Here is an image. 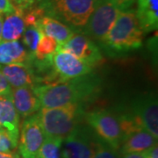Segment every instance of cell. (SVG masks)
I'll return each mask as SVG.
<instances>
[{
	"label": "cell",
	"instance_id": "obj_1",
	"mask_svg": "<svg viewBox=\"0 0 158 158\" xmlns=\"http://www.w3.org/2000/svg\"><path fill=\"white\" fill-rule=\"evenodd\" d=\"M99 79L94 74H87L67 81L38 85L33 88L41 107L55 108L69 104H81L97 95Z\"/></svg>",
	"mask_w": 158,
	"mask_h": 158
},
{
	"label": "cell",
	"instance_id": "obj_2",
	"mask_svg": "<svg viewBox=\"0 0 158 158\" xmlns=\"http://www.w3.org/2000/svg\"><path fill=\"white\" fill-rule=\"evenodd\" d=\"M143 34L135 11L129 9L120 11L102 45L113 53L135 50L142 44Z\"/></svg>",
	"mask_w": 158,
	"mask_h": 158
},
{
	"label": "cell",
	"instance_id": "obj_3",
	"mask_svg": "<svg viewBox=\"0 0 158 158\" xmlns=\"http://www.w3.org/2000/svg\"><path fill=\"white\" fill-rule=\"evenodd\" d=\"M97 0H39L36 4L45 13L68 25L76 31L81 30L93 11Z\"/></svg>",
	"mask_w": 158,
	"mask_h": 158
},
{
	"label": "cell",
	"instance_id": "obj_4",
	"mask_svg": "<svg viewBox=\"0 0 158 158\" xmlns=\"http://www.w3.org/2000/svg\"><path fill=\"white\" fill-rule=\"evenodd\" d=\"M36 114L45 137L63 140L78 125L84 113L81 104H69L61 107H42Z\"/></svg>",
	"mask_w": 158,
	"mask_h": 158
},
{
	"label": "cell",
	"instance_id": "obj_5",
	"mask_svg": "<svg viewBox=\"0 0 158 158\" xmlns=\"http://www.w3.org/2000/svg\"><path fill=\"white\" fill-rule=\"evenodd\" d=\"M120 11L108 0H97L93 11L80 31L95 42L103 43Z\"/></svg>",
	"mask_w": 158,
	"mask_h": 158
},
{
	"label": "cell",
	"instance_id": "obj_6",
	"mask_svg": "<svg viewBox=\"0 0 158 158\" xmlns=\"http://www.w3.org/2000/svg\"><path fill=\"white\" fill-rule=\"evenodd\" d=\"M85 118L100 141L118 150L122 141V133L117 115L109 110L101 109L87 113Z\"/></svg>",
	"mask_w": 158,
	"mask_h": 158
},
{
	"label": "cell",
	"instance_id": "obj_7",
	"mask_svg": "<svg viewBox=\"0 0 158 158\" xmlns=\"http://www.w3.org/2000/svg\"><path fill=\"white\" fill-rule=\"evenodd\" d=\"M99 141L89 126L77 125L63 139L61 158H90Z\"/></svg>",
	"mask_w": 158,
	"mask_h": 158
},
{
	"label": "cell",
	"instance_id": "obj_8",
	"mask_svg": "<svg viewBox=\"0 0 158 158\" xmlns=\"http://www.w3.org/2000/svg\"><path fill=\"white\" fill-rule=\"evenodd\" d=\"M52 66L56 83L90 74L92 68L67 51L57 49L52 56Z\"/></svg>",
	"mask_w": 158,
	"mask_h": 158
},
{
	"label": "cell",
	"instance_id": "obj_9",
	"mask_svg": "<svg viewBox=\"0 0 158 158\" xmlns=\"http://www.w3.org/2000/svg\"><path fill=\"white\" fill-rule=\"evenodd\" d=\"M58 49L70 53L79 60L90 65L91 68L104 62V58L96 42L83 33H75L66 42L59 46Z\"/></svg>",
	"mask_w": 158,
	"mask_h": 158
},
{
	"label": "cell",
	"instance_id": "obj_10",
	"mask_svg": "<svg viewBox=\"0 0 158 158\" xmlns=\"http://www.w3.org/2000/svg\"><path fill=\"white\" fill-rule=\"evenodd\" d=\"M45 135L37 114L25 118L21 127L19 154L22 158H36L45 140Z\"/></svg>",
	"mask_w": 158,
	"mask_h": 158
},
{
	"label": "cell",
	"instance_id": "obj_11",
	"mask_svg": "<svg viewBox=\"0 0 158 158\" xmlns=\"http://www.w3.org/2000/svg\"><path fill=\"white\" fill-rule=\"evenodd\" d=\"M143 129L158 138V103L154 94H145L133 103L129 111Z\"/></svg>",
	"mask_w": 158,
	"mask_h": 158
},
{
	"label": "cell",
	"instance_id": "obj_12",
	"mask_svg": "<svg viewBox=\"0 0 158 158\" xmlns=\"http://www.w3.org/2000/svg\"><path fill=\"white\" fill-rule=\"evenodd\" d=\"M0 72L4 75L11 88L31 87L38 85L33 69L27 63L0 65Z\"/></svg>",
	"mask_w": 158,
	"mask_h": 158
},
{
	"label": "cell",
	"instance_id": "obj_13",
	"mask_svg": "<svg viewBox=\"0 0 158 158\" xmlns=\"http://www.w3.org/2000/svg\"><path fill=\"white\" fill-rule=\"evenodd\" d=\"M11 98L19 117L28 118L41 108L38 97L31 87H19L11 89Z\"/></svg>",
	"mask_w": 158,
	"mask_h": 158
},
{
	"label": "cell",
	"instance_id": "obj_14",
	"mask_svg": "<svg viewBox=\"0 0 158 158\" xmlns=\"http://www.w3.org/2000/svg\"><path fill=\"white\" fill-rule=\"evenodd\" d=\"M156 144H157V138L147 130L140 129L125 137L121 141L118 152L120 155L144 152Z\"/></svg>",
	"mask_w": 158,
	"mask_h": 158
},
{
	"label": "cell",
	"instance_id": "obj_15",
	"mask_svg": "<svg viewBox=\"0 0 158 158\" xmlns=\"http://www.w3.org/2000/svg\"><path fill=\"white\" fill-rule=\"evenodd\" d=\"M20 117L12 103L11 93L0 95V127L6 128L15 139L19 137Z\"/></svg>",
	"mask_w": 158,
	"mask_h": 158
},
{
	"label": "cell",
	"instance_id": "obj_16",
	"mask_svg": "<svg viewBox=\"0 0 158 158\" xmlns=\"http://www.w3.org/2000/svg\"><path fill=\"white\" fill-rule=\"evenodd\" d=\"M135 15L144 34L158 27V0H137Z\"/></svg>",
	"mask_w": 158,
	"mask_h": 158
},
{
	"label": "cell",
	"instance_id": "obj_17",
	"mask_svg": "<svg viewBox=\"0 0 158 158\" xmlns=\"http://www.w3.org/2000/svg\"><path fill=\"white\" fill-rule=\"evenodd\" d=\"M38 27L43 34L56 40L59 46L66 42L75 34V32H77L68 25L49 16L41 18L38 24Z\"/></svg>",
	"mask_w": 158,
	"mask_h": 158
},
{
	"label": "cell",
	"instance_id": "obj_18",
	"mask_svg": "<svg viewBox=\"0 0 158 158\" xmlns=\"http://www.w3.org/2000/svg\"><path fill=\"white\" fill-rule=\"evenodd\" d=\"M31 57L22 42L19 40L0 41V65L28 63Z\"/></svg>",
	"mask_w": 158,
	"mask_h": 158
},
{
	"label": "cell",
	"instance_id": "obj_19",
	"mask_svg": "<svg viewBox=\"0 0 158 158\" xmlns=\"http://www.w3.org/2000/svg\"><path fill=\"white\" fill-rule=\"evenodd\" d=\"M25 29L26 24L24 22L22 11L15 10L12 13L7 14L5 19H3L1 40H19L22 37Z\"/></svg>",
	"mask_w": 158,
	"mask_h": 158
},
{
	"label": "cell",
	"instance_id": "obj_20",
	"mask_svg": "<svg viewBox=\"0 0 158 158\" xmlns=\"http://www.w3.org/2000/svg\"><path fill=\"white\" fill-rule=\"evenodd\" d=\"M62 139L46 137L42 145L40 148L37 157L61 158V148Z\"/></svg>",
	"mask_w": 158,
	"mask_h": 158
},
{
	"label": "cell",
	"instance_id": "obj_21",
	"mask_svg": "<svg viewBox=\"0 0 158 158\" xmlns=\"http://www.w3.org/2000/svg\"><path fill=\"white\" fill-rule=\"evenodd\" d=\"M58 48H59V44L56 40L43 34L40 39L34 57L39 61L44 60L48 56L54 55V53L58 49Z\"/></svg>",
	"mask_w": 158,
	"mask_h": 158
},
{
	"label": "cell",
	"instance_id": "obj_22",
	"mask_svg": "<svg viewBox=\"0 0 158 158\" xmlns=\"http://www.w3.org/2000/svg\"><path fill=\"white\" fill-rule=\"evenodd\" d=\"M43 35V33L40 31L38 27H26L22 37V43L28 52L30 56H34L37 45L39 43L40 39Z\"/></svg>",
	"mask_w": 158,
	"mask_h": 158
},
{
	"label": "cell",
	"instance_id": "obj_23",
	"mask_svg": "<svg viewBox=\"0 0 158 158\" xmlns=\"http://www.w3.org/2000/svg\"><path fill=\"white\" fill-rule=\"evenodd\" d=\"M18 141L19 140L15 139L6 128L0 127V152L15 151Z\"/></svg>",
	"mask_w": 158,
	"mask_h": 158
},
{
	"label": "cell",
	"instance_id": "obj_24",
	"mask_svg": "<svg viewBox=\"0 0 158 158\" xmlns=\"http://www.w3.org/2000/svg\"><path fill=\"white\" fill-rule=\"evenodd\" d=\"M90 158H120L118 150L99 141Z\"/></svg>",
	"mask_w": 158,
	"mask_h": 158
},
{
	"label": "cell",
	"instance_id": "obj_25",
	"mask_svg": "<svg viewBox=\"0 0 158 158\" xmlns=\"http://www.w3.org/2000/svg\"><path fill=\"white\" fill-rule=\"evenodd\" d=\"M15 10L25 11L32 6H35L39 0H10Z\"/></svg>",
	"mask_w": 158,
	"mask_h": 158
},
{
	"label": "cell",
	"instance_id": "obj_26",
	"mask_svg": "<svg viewBox=\"0 0 158 158\" xmlns=\"http://www.w3.org/2000/svg\"><path fill=\"white\" fill-rule=\"evenodd\" d=\"M118 7L120 11L129 10L135 0H108Z\"/></svg>",
	"mask_w": 158,
	"mask_h": 158
},
{
	"label": "cell",
	"instance_id": "obj_27",
	"mask_svg": "<svg viewBox=\"0 0 158 158\" xmlns=\"http://www.w3.org/2000/svg\"><path fill=\"white\" fill-rule=\"evenodd\" d=\"M15 11L10 0H0V14H10Z\"/></svg>",
	"mask_w": 158,
	"mask_h": 158
},
{
	"label": "cell",
	"instance_id": "obj_28",
	"mask_svg": "<svg viewBox=\"0 0 158 158\" xmlns=\"http://www.w3.org/2000/svg\"><path fill=\"white\" fill-rule=\"evenodd\" d=\"M11 85L7 82L6 78L4 77V75L0 72V95H6L10 94L11 91Z\"/></svg>",
	"mask_w": 158,
	"mask_h": 158
},
{
	"label": "cell",
	"instance_id": "obj_29",
	"mask_svg": "<svg viewBox=\"0 0 158 158\" xmlns=\"http://www.w3.org/2000/svg\"><path fill=\"white\" fill-rule=\"evenodd\" d=\"M145 158H158V146L157 144L154 145L153 147L145 150L144 152Z\"/></svg>",
	"mask_w": 158,
	"mask_h": 158
},
{
	"label": "cell",
	"instance_id": "obj_30",
	"mask_svg": "<svg viewBox=\"0 0 158 158\" xmlns=\"http://www.w3.org/2000/svg\"><path fill=\"white\" fill-rule=\"evenodd\" d=\"M0 158H20V156L16 151L0 152Z\"/></svg>",
	"mask_w": 158,
	"mask_h": 158
},
{
	"label": "cell",
	"instance_id": "obj_31",
	"mask_svg": "<svg viewBox=\"0 0 158 158\" xmlns=\"http://www.w3.org/2000/svg\"><path fill=\"white\" fill-rule=\"evenodd\" d=\"M121 158H145L143 152L140 153H127L121 155Z\"/></svg>",
	"mask_w": 158,
	"mask_h": 158
},
{
	"label": "cell",
	"instance_id": "obj_32",
	"mask_svg": "<svg viewBox=\"0 0 158 158\" xmlns=\"http://www.w3.org/2000/svg\"><path fill=\"white\" fill-rule=\"evenodd\" d=\"M3 15L0 14V41H1V37H2V26H3Z\"/></svg>",
	"mask_w": 158,
	"mask_h": 158
},
{
	"label": "cell",
	"instance_id": "obj_33",
	"mask_svg": "<svg viewBox=\"0 0 158 158\" xmlns=\"http://www.w3.org/2000/svg\"><path fill=\"white\" fill-rule=\"evenodd\" d=\"M36 158H39V157H36Z\"/></svg>",
	"mask_w": 158,
	"mask_h": 158
}]
</instances>
